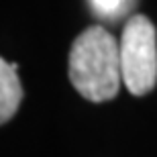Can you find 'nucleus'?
<instances>
[{
    "label": "nucleus",
    "instance_id": "obj_3",
    "mask_svg": "<svg viewBox=\"0 0 157 157\" xmlns=\"http://www.w3.org/2000/svg\"><path fill=\"white\" fill-rule=\"evenodd\" d=\"M23 100V86L17 74V65L0 61V121L8 122L18 110Z\"/></svg>",
    "mask_w": 157,
    "mask_h": 157
},
{
    "label": "nucleus",
    "instance_id": "obj_4",
    "mask_svg": "<svg viewBox=\"0 0 157 157\" xmlns=\"http://www.w3.org/2000/svg\"><path fill=\"white\" fill-rule=\"evenodd\" d=\"M133 0H90L92 10L102 18H117L128 10Z\"/></svg>",
    "mask_w": 157,
    "mask_h": 157
},
{
    "label": "nucleus",
    "instance_id": "obj_1",
    "mask_svg": "<svg viewBox=\"0 0 157 157\" xmlns=\"http://www.w3.org/2000/svg\"><path fill=\"white\" fill-rule=\"evenodd\" d=\"M70 80L90 102L112 100L122 82L121 43L102 27L80 33L70 49Z\"/></svg>",
    "mask_w": 157,
    "mask_h": 157
},
{
    "label": "nucleus",
    "instance_id": "obj_2",
    "mask_svg": "<svg viewBox=\"0 0 157 157\" xmlns=\"http://www.w3.org/2000/svg\"><path fill=\"white\" fill-rule=\"evenodd\" d=\"M122 84L133 96H145L157 84V33L145 14L124 23L121 35Z\"/></svg>",
    "mask_w": 157,
    "mask_h": 157
}]
</instances>
